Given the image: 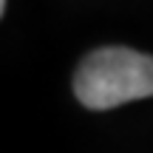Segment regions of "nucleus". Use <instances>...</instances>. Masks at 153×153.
Listing matches in <instances>:
<instances>
[{"mask_svg": "<svg viewBox=\"0 0 153 153\" xmlns=\"http://www.w3.org/2000/svg\"><path fill=\"white\" fill-rule=\"evenodd\" d=\"M74 97L91 111L153 97V57L125 45L91 51L74 74Z\"/></svg>", "mask_w": 153, "mask_h": 153, "instance_id": "obj_1", "label": "nucleus"}]
</instances>
